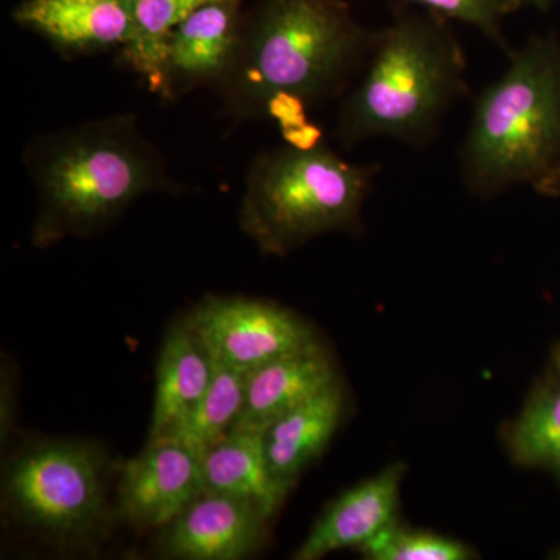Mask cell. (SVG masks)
Here are the masks:
<instances>
[{
    "label": "cell",
    "instance_id": "obj_6",
    "mask_svg": "<svg viewBox=\"0 0 560 560\" xmlns=\"http://www.w3.org/2000/svg\"><path fill=\"white\" fill-rule=\"evenodd\" d=\"M14 523L60 544H84L108 528V460L92 444L40 441L18 453L3 477Z\"/></svg>",
    "mask_w": 560,
    "mask_h": 560
},
{
    "label": "cell",
    "instance_id": "obj_14",
    "mask_svg": "<svg viewBox=\"0 0 560 560\" xmlns=\"http://www.w3.org/2000/svg\"><path fill=\"white\" fill-rule=\"evenodd\" d=\"M337 383V368L320 342L272 360L246 375L245 407L235 429L264 431Z\"/></svg>",
    "mask_w": 560,
    "mask_h": 560
},
{
    "label": "cell",
    "instance_id": "obj_13",
    "mask_svg": "<svg viewBox=\"0 0 560 560\" xmlns=\"http://www.w3.org/2000/svg\"><path fill=\"white\" fill-rule=\"evenodd\" d=\"M212 372L213 357L200 331L190 318L179 320L162 341L149 441L172 436L189 419Z\"/></svg>",
    "mask_w": 560,
    "mask_h": 560
},
{
    "label": "cell",
    "instance_id": "obj_3",
    "mask_svg": "<svg viewBox=\"0 0 560 560\" xmlns=\"http://www.w3.org/2000/svg\"><path fill=\"white\" fill-rule=\"evenodd\" d=\"M452 24L401 5L378 28L363 77L338 113L342 145L386 138L422 149L436 139L448 110L469 92L466 51Z\"/></svg>",
    "mask_w": 560,
    "mask_h": 560
},
{
    "label": "cell",
    "instance_id": "obj_9",
    "mask_svg": "<svg viewBox=\"0 0 560 560\" xmlns=\"http://www.w3.org/2000/svg\"><path fill=\"white\" fill-rule=\"evenodd\" d=\"M270 517L249 501L205 490L161 529L160 555L178 560H242L267 540Z\"/></svg>",
    "mask_w": 560,
    "mask_h": 560
},
{
    "label": "cell",
    "instance_id": "obj_17",
    "mask_svg": "<svg viewBox=\"0 0 560 560\" xmlns=\"http://www.w3.org/2000/svg\"><path fill=\"white\" fill-rule=\"evenodd\" d=\"M220 0H132L131 38L121 47V60L145 81L154 94L164 95L165 51L176 27L201 7Z\"/></svg>",
    "mask_w": 560,
    "mask_h": 560
},
{
    "label": "cell",
    "instance_id": "obj_12",
    "mask_svg": "<svg viewBox=\"0 0 560 560\" xmlns=\"http://www.w3.org/2000/svg\"><path fill=\"white\" fill-rule=\"evenodd\" d=\"M405 467L389 466L346 490L327 506L293 559L318 560L330 552L364 547L396 521Z\"/></svg>",
    "mask_w": 560,
    "mask_h": 560
},
{
    "label": "cell",
    "instance_id": "obj_8",
    "mask_svg": "<svg viewBox=\"0 0 560 560\" xmlns=\"http://www.w3.org/2000/svg\"><path fill=\"white\" fill-rule=\"evenodd\" d=\"M205 490L200 456L176 438H160L121 466L114 511L136 528L162 529Z\"/></svg>",
    "mask_w": 560,
    "mask_h": 560
},
{
    "label": "cell",
    "instance_id": "obj_7",
    "mask_svg": "<svg viewBox=\"0 0 560 560\" xmlns=\"http://www.w3.org/2000/svg\"><path fill=\"white\" fill-rule=\"evenodd\" d=\"M189 318L213 359L245 374L319 342L293 313L248 298H208Z\"/></svg>",
    "mask_w": 560,
    "mask_h": 560
},
{
    "label": "cell",
    "instance_id": "obj_23",
    "mask_svg": "<svg viewBox=\"0 0 560 560\" xmlns=\"http://www.w3.org/2000/svg\"><path fill=\"white\" fill-rule=\"evenodd\" d=\"M558 370H559V377H560V353H559V357H558Z\"/></svg>",
    "mask_w": 560,
    "mask_h": 560
},
{
    "label": "cell",
    "instance_id": "obj_19",
    "mask_svg": "<svg viewBox=\"0 0 560 560\" xmlns=\"http://www.w3.org/2000/svg\"><path fill=\"white\" fill-rule=\"evenodd\" d=\"M521 466L560 469V386L534 394L508 438Z\"/></svg>",
    "mask_w": 560,
    "mask_h": 560
},
{
    "label": "cell",
    "instance_id": "obj_24",
    "mask_svg": "<svg viewBox=\"0 0 560 560\" xmlns=\"http://www.w3.org/2000/svg\"><path fill=\"white\" fill-rule=\"evenodd\" d=\"M559 474H560V469H559Z\"/></svg>",
    "mask_w": 560,
    "mask_h": 560
},
{
    "label": "cell",
    "instance_id": "obj_5",
    "mask_svg": "<svg viewBox=\"0 0 560 560\" xmlns=\"http://www.w3.org/2000/svg\"><path fill=\"white\" fill-rule=\"evenodd\" d=\"M381 164H359L315 147L260 153L245 180L238 223L265 256H287L330 232L359 231Z\"/></svg>",
    "mask_w": 560,
    "mask_h": 560
},
{
    "label": "cell",
    "instance_id": "obj_21",
    "mask_svg": "<svg viewBox=\"0 0 560 560\" xmlns=\"http://www.w3.org/2000/svg\"><path fill=\"white\" fill-rule=\"evenodd\" d=\"M399 2L412 9L430 11L451 22L469 25L510 55V44L504 36V22L521 9L526 0H399Z\"/></svg>",
    "mask_w": 560,
    "mask_h": 560
},
{
    "label": "cell",
    "instance_id": "obj_18",
    "mask_svg": "<svg viewBox=\"0 0 560 560\" xmlns=\"http://www.w3.org/2000/svg\"><path fill=\"white\" fill-rule=\"evenodd\" d=\"M246 375L213 359L212 378L205 396L171 438L184 442L202 458L237 425L245 407Z\"/></svg>",
    "mask_w": 560,
    "mask_h": 560
},
{
    "label": "cell",
    "instance_id": "obj_22",
    "mask_svg": "<svg viewBox=\"0 0 560 560\" xmlns=\"http://www.w3.org/2000/svg\"><path fill=\"white\" fill-rule=\"evenodd\" d=\"M526 2L533 3L537 9L545 10L551 5L552 0H526Z\"/></svg>",
    "mask_w": 560,
    "mask_h": 560
},
{
    "label": "cell",
    "instance_id": "obj_16",
    "mask_svg": "<svg viewBox=\"0 0 560 560\" xmlns=\"http://www.w3.org/2000/svg\"><path fill=\"white\" fill-rule=\"evenodd\" d=\"M201 466L206 490L249 501L270 518L290 492L271 474L264 431L232 430L202 455Z\"/></svg>",
    "mask_w": 560,
    "mask_h": 560
},
{
    "label": "cell",
    "instance_id": "obj_15",
    "mask_svg": "<svg viewBox=\"0 0 560 560\" xmlns=\"http://www.w3.org/2000/svg\"><path fill=\"white\" fill-rule=\"evenodd\" d=\"M345 393L340 383L272 420L264 430L265 455L276 480L293 488L340 427Z\"/></svg>",
    "mask_w": 560,
    "mask_h": 560
},
{
    "label": "cell",
    "instance_id": "obj_10",
    "mask_svg": "<svg viewBox=\"0 0 560 560\" xmlns=\"http://www.w3.org/2000/svg\"><path fill=\"white\" fill-rule=\"evenodd\" d=\"M245 0H220L191 13L172 32L162 97L173 101L201 86H220L241 47Z\"/></svg>",
    "mask_w": 560,
    "mask_h": 560
},
{
    "label": "cell",
    "instance_id": "obj_25",
    "mask_svg": "<svg viewBox=\"0 0 560 560\" xmlns=\"http://www.w3.org/2000/svg\"><path fill=\"white\" fill-rule=\"evenodd\" d=\"M559 558H560V556H559Z\"/></svg>",
    "mask_w": 560,
    "mask_h": 560
},
{
    "label": "cell",
    "instance_id": "obj_2",
    "mask_svg": "<svg viewBox=\"0 0 560 560\" xmlns=\"http://www.w3.org/2000/svg\"><path fill=\"white\" fill-rule=\"evenodd\" d=\"M25 162L38 190V248L95 234L145 195L176 187L132 114L40 136Z\"/></svg>",
    "mask_w": 560,
    "mask_h": 560
},
{
    "label": "cell",
    "instance_id": "obj_1",
    "mask_svg": "<svg viewBox=\"0 0 560 560\" xmlns=\"http://www.w3.org/2000/svg\"><path fill=\"white\" fill-rule=\"evenodd\" d=\"M378 31L346 0H256L243 14L234 68L217 88L235 120H272L289 145L324 142L308 110L363 73Z\"/></svg>",
    "mask_w": 560,
    "mask_h": 560
},
{
    "label": "cell",
    "instance_id": "obj_4",
    "mask_svg": "<svg viewBox=\"0 0 560 560\" xmlns=\"http://www.w3.org/2000/svg\"><path fill=\"white\" fill-rule=\"evenodd\" d=\"M475 101L460 143L459 178L493 198L512 187L560 194V46L533 38Z\"/></svg>",
    "mask_w": 560,
    "mask_h": 560
},
{
    "label": "cell",
    "instance_id": "obj_11",
    "mask_svg": "<svg viewBox=\"0 0 560 560\" xmlns=\"http://www.w3.org/2000/svg\"><path fill=\"white\" fill-rule=\"evenodd\" d=\"M11 16L69 57L121 49L135 25L132 0H25Z\"/></svg>",
    "mask_w": 560,
    "mask_h": 560
},
{
    "label": "cell",
    "instance_id": "obj_20",
    "mask_svg": "<svg viewBox=\"0 0 560 560\" xmlns=\"http://www.w3.org/2000/svg\"><path fill=\"white\" fill-rule=\"evenodd\" d=\"M370 560H467L474 558L466 545L423 530L407 529L394 522L360 548Z\"/></svg>",
    "mask_w": 560,
    "mask_h": 560
}]
</instances>
